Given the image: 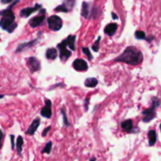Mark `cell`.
Returning <instances> with one entry per match:
<instances>
[{"instance_id": "36", "label": "cell", "mask_w": 161, "mask_h": 161, "mask_svg": "<svg viewBox=\"0 0 161 161\" xmlns=\"http://www.w3.org/2000/svg\"><path fill=\"white\" fill-rule=\"evenodd\" d=\"M90 161H96V157H92V158H90Z\"/></svg>"}, {"instance_id": "21", "label": "cell", "mask_w": 161, "mask_h": 161, "mask_svg": "<svg viewBox=\"0 0 161 161\" xmlns=\"http://www.w3.org/2000/svg\"><path fill=\"white\" fill-rule=\"evenodd\" d=\"M134 36L137 40H147V37L145 36V33L143 31H140V30H137V31L135 32Z\"/></svg>"}, {"instance_id": "23", "label": "cell", "mask_w": 161, "mask_h": 161, "mask_svg": "<svg viewBox=\"0 0 161 161\" xmlns=\"http://www.w3.org/2000/svg\"><path fill=\"white\" fill-rule=\"evenodd\" d=\"M54 10L56 12H63V13H68L69 11V10L66 7V6L64 4H61V5H59L57 7L55 8Z\"/></svg>"}, {"instance_id": "12", "label": "cell", "mask_w": 161, "mask_h": 161, "mask_svg": "<svg viewBox=\"0 0 161 161\" xmlns=\"http://www.w3.org/2000/svg\"><path fill=\"white\" fill-rule=\"evenodd\" d=\"M118 25L117 24H115V23H110V24L107 25L105 26V28H104V33L107 34L109 36H112L115 33V32L117 30Z\"/></svg>"}, {"instance_id": "3", "label": "cell", "mask_w": 161, "mask_h": 161, "mask_svg": "<svg viewBox=\"0 0 161 161\" xmlns=\"http://www.w3.org/2000/svg\"><path fill=\"white\" fill-rule=\"evenodd\" d=\"M48 28L52 31H59L63 25L62 20L57 15H52L47 19Z\"/></svg>"}, {"instance_id": "26", "label": "cell", "mask_w": 161, "mask_h": 161, "mask_svg": "<svg viewBox=\"0 0 161 161\" xmlns=\"http://www.w3.org/2000/svg\"><path fill=\"white\" fill-rule=\"evenodd\" d=\"M75 0H64V3L66 6V7L68 8V10L72 9L73 6H75Z\"/></svg>"}, {"instance_id": "32", "label": "cell", "mask_w": 161, "mask_h": 161, "mask_svg": "<svg viewBox=\"0 0 161 161\" xmlns=\"http://www.w3.org/2000/svg\"><path fill=\"white\" fill-rule=\"evenodd\" d=\"M10 142L12 149H14V135H10Z\"/></svg>"}, {"instance_id": "13", "label": "cell", "mask_w": 161, "mask_h": 161, "mask_svg": "<svg viewBox=\"0 0 161 161\" xmlns=\"http://www.w3.org/2000/svg\"><path fill=\"white\" fill-rule=\"evenodd\" d=\"M37 41H38V40L35 39V40H33L29 41V42L23 43V44H20L17 48H16V52L17 53V52H23V51L26 50V49H29V48H31L33 45L35 44V43H37Z\"/></svg>"}, {"instance_id": "4", "label": "cell", "mask_w": 161, "mask_h": 161, "mask_svg": "<svg viewBox=\"0 0 161 161\" xmlns=\"http://www.w3.org/2000/svg\"><path fill=\"white\" fill-rule=\"evenodd\" d=\"M57 48H58L59 52H60V59L62 62H65L71 57V52L67 49V44H66L65 40L57 44Z\"/></svg>"}, {"instance_id": "29", "label": "cell", "mask_w": 161, "mask_h": 161, "mask_svg": "<svg viewBox=\"0 0 161 161\" xmlns=\"http://www.w3.org/2000/svg\"><path fill=\"white\" fill-rule=\"evenodd\" d=\"M160 104H161V102L159 99L156 98V97H153V98H152V105L156 106V107H159Z\"/></svg>"}, {"instance_id": "5", "label": "cell", "mask_w": 161, "mask_h": 161, "mask_svg": "<svg viewBox=\"0 0 161 161\" xmlns=\"http://www.w3.org/2000/svg\"><path fill=\"white\" fill-rule=\"evenodd\" d=\"M157 107L156 106L152 105V107L149 108L144 110L141 112L143 115L142 121L144 122H149L156 117V109Z\"/></svg>"}, {"instance_id": "38", "label": "cell", "mask_w": 161, "mask_h": 161, "mask_svg": "<svg viewBox=\"0 0 161 161\" xmlns=\"http://www.w3.org/2000/svg\"><path fill=\"white\" fill-rule=\"evenodd\" d=\"M2 143H0V149L2 148Z\"/></svg>"}, {"instance_id": "15", "label": "cell", "mask_w": 161, "mask_h": 161, "mask_svg": "<svg viewBox=\"0 0 161 161\" xmlns=\"http://www.w3.org/2000/svg\"><path fill=\"white\" fill-rule=\"evenodd\" d=\"M121 127L123 130H126V132L130 133L133 132L134 127H133V122H132L131 119H126V120L123 121L121 123Z\"/></svg>"}, {"instance_id": "11", "label": "cell", "mask_w": 161, "mask_h": 161, "mask_svg": "<svg viewBox=\"0 0 161 161\" xmlns=\"http://www.w3.org/2000/svg\"><path fill=\"white\" fill-rule=\"evenodd\" d=\"M39 124H40V119L39 118H36V119H34L33 122H31V124L29 126V127L27 128V131H26V134H27V135H33L38 128V126H39Z\"/></svg>"}, {"instance_id": "31", "label": "cell", "mask_w": 161, "mask_h": 161, "mask_svg": "<svg viewBox=\"0 0 161 161\" xmlns=\"http://www.w3.org/2000/svg\"><path fill=\"white\" fill-rule=\"evenodd\" d=\"M89 103H90V99L86 98L84 101V107H85V111L88 110V106H89Z\"/></svg>"}, {"instance_id": "18", "label": "cell", "mask_w": 161, "mask_h": 161, "mask_svg": "<svg viewBox=\"0 0 161 161\" xmlns=\"http://www.w3.org/2000/svg\"><path fill=\"white\" fill-rule=\"evenodd\" d=\"M148 144L149 146H153L156 142V133L155 130H149L148 133Z\"/></svg>"}, {"instance_id": "30", "label": "cell", "mask_w": 161, "mask_h": 161, "mask_svg": "<svg viewBox=\"0 0 161 161\" xmlns=\"http://www.w3.org/2000/svg\"><path fill=\"white\" fill-rule=\"evenodd\" d=\"M50 129H51V126H47V127H46V129L43 130V132H42V137H45V136H46V134H47L48 132L50 130Z\"/></svg>"}, {"instance_id": "10", "label": "cell", "mask_w": 161, "mask_h": 161, "mask_svg": "<svg viewBox=\"0 0 161 161\" xmlns=\"http://www.w3.org/2000/svg\"><path fill=\"white\" fill-rule=\"evenodd\" d=\"M46 18L45 14H39L38 16L34 17L29 21V25L31 26V28H36L38 26L42 25L43 24L44 21Z\"/></svg>"}, {"instance_id": "25", "label": "cell", "mask_w": 161, "mask_h": 161, "mask_svg": "<svg viewBox=\"0 0 161 161\" xmlns=\"http://www.w3.org/2000/svg\"><path fill=\"white\" fill-rule=\"evenodd\" d=\"M60 113H61V115H62L63 123H64V126H70V123H69V122L68 121V119H67V115H66L65 111H64V108H61V109H60Z\"/></svg>"}, {"instance_id": "33", "label": "cell", "mask_w": 161, "mask_h": 161, "mask_svg": "<svg viewBox=\"0 0 161 161\" xmlns=\"http://www.w3.org/2000/svg\"><path fill=\"white\" fill-rule=\"evenodd\" d=\"M13 0H1V2L2 4H9L13 2Z\"/></svg>"}, {"instance_id": "9", "label": "cell", "mask_w": 161, "mask_h": 161, "mask_svg": "<svg viewBox=\"0 0 161 161\" xmlns=\"http://www.w3.org/2000/svg\"><path fill=\"white\" fill-rule=\"evenodd\" d=\"M72 67L77 71H86L88 69V64L82 59H77L74 61Z\"/></svg>"}, {"instance_id": "20", "label": "cell", "mask_w": 161, "mask_h": 161, "mask_svg": "<svg viewBox=\"0 0 161 161\" xmlns=\"http://www.w3.org/2000/svg\"><path fill=\"white\" fill-rule=\"evenodd\" d=\"M23 144H24V140H23L21 136H18L17 140H16V152H17V154H18L19 155H21Z\"/></svg>"}, {"instance_id": "41", "label": "cell", "mask_w": 161, "mask_h": 161, "mask_svg": "<svg viewBox=\"0 0 161 161\" xmlns=\"http://www.w3.org/2000/svg\"><path fill=\"white\" fill-rule=\"evenodd\" d=\"M0 41H1V40H0Z\"/></svg>"}, {"instance_id": "6", "label": "cell", "mask_w": 161, "mask_h": 161, "mask_svg": "<svg viewBox=\"0 0 161 161\" xmlns=\"http://www.w3.org/2000/svg\"><path fill=\"white\" fill-rule=\"evenodd\" d=\"M27 67L29 68V71L31 74L39 71L41 69L40 62L35 57H30L27 62Z\"/></svg>"}, {"instance_id": "39", "label": "cell", "mask_w": 161, "mask_h": 161, "mask_svg": "<svg viewBox=\"0 0 161 161\" xmlns=\"http://www.w3.org/2000/svg\"><path fill=\"white\" fill-rule=\"evenodd\" d=\"M0 16H2V11H0Z\"/></svg>"}, {"instance_id": "14", "label": "cell", "mask_w": 161, "mask_h": 161, "mask_svg": "<svg viewBox=\"0 0 161 161\" xmlns=\"http://www.w3.org/2000/svg\"><path fill=\"white\" fill-rule=\"evenodd\" d=\"M81 15L84 18H89L90 15V3L86 2H83L82 4V10H81Z\"/></svg>"}, {"instance_id": "34", "label": "cell", "mask_w": 161, "mask_h": 161, "mask_svg": "<svg viewBox=\"0 0 161 161\" xmlns=\"http://www.w3.org/2000/svg\"><path fill=\"white\" fill-rule=\"evenodd\" d=\"M45 13H46V10L41 8L40 10H39V14H45Z\"/></svg>"}, {"instance_id": "37", "label": "cell", "mask_w": 161, "mask_h": 161, "mask_svg": "<svg viewBox=\"0 0 161 161\" xmlns=\"http://www.w3.org/2000/svg\"><path fill=\"white\" fill-rule=\"evenodd\" d=\"M3 97H4V96H3V95H0V99L3 98Z\"/></svg>"}, {"instance_id": "27", "label": "cell", "mask_w": 161, "mask_h": 161, "mask_svg": "<svg viewBox=\"0 0 161 161\" xmlns=\"http://www.w3.org/2000/svg\"><path fill=\"white\" fill-rule=\"evenodd\" d=\"M101 37L98 36V38H97V40L95 41V43L92 45V49H93V52H97L99 51V47H100V41H101Z\"/></svg>"}, {"instance_id": "35", "label": "cell", "mask_w": 161, "mask_h": 161, "mask_svg": "<svg viewBox=\"0 0 161 161\" xmlns=\"http://www.w3.org/2000/svg\"><path fill=\"white\" fill-rule=\"evenodd\" d=\"M112 18L114 19V20H116V19H118V16L115 14V13H113V12L112 13Z\"/></svg>"}, {"instance_id": "40", "label": "cell", "mask_w": 161, "mask_h": 161, "mask_svg": "<svg viewBox=\"0 0 161 161\" xmlns=\"http://www.w3.org/2000/svg\"><path fill=\"white\" fill-rule=\"evenodd\" d=\"M159 129H160V131H161V124H160V126H159Z\"/></svg>"}, {"instance_id": "19", "label": "cell", "mask_w": 161, "mask_h": 161, "mask_svg": "<svg viewBox=\"0 0 161 161\" xmlns=\"http://www.w3.org/2000/svg\"><path fill=\"white\" fill-rule=\"evenodd\" d=\"M97 83H98V82L95 78H88L85 80L84 85L86 87L93 88L97 86Z\"/></svg>"}, {"instance_id": "8", "label": "cell", "mask_w": 161, "mask_h": 161, "mask_svg": "<svg viewBox=\"0 0 161 161\" xmlns=\"http://www.w3.org/2000/svg\"><path fill=\"white\" fill-rule=\"evenodd\" d=\"M41 8H42V6H41L40 4L36 3L33 7H27L24 8V9H22L20 12V16L21 17H29L31 13L37 11L38 10H40Z\"/></svg>"}, {"instance_id": "7", "label": "cell", "mask_w": 161, "mask_h": 161, "mask_svg": "<svg viewBox=\"0 0 161 161\" xmlns=\"http://www.w3.org/2000/svg\"><path fill=\"white\" fill-rule=\"evenodd\" d=\"M42 117L46 119H50L52 116V103L49 100H45V107H42L40 112Z\"/></svg>"}, {"instance_id": "28", "label": "cell", "mask_w": 161, "mask_h": 161, "mask_svg": "<svg viewBox=\"0 0 161 161\" xmlns=\"http://www.w3.org/2000/svg\"><path fill=\"white\" fill-rule=\"evenodd\" d=\"M91 15L93 18H97V17H99V16H100V9L98 7H97V6L93 7L92 9Z\"/></svg>"}, {"instance_id": "2", "label": "cell", "mask_w": 161, "mask_h": 161, "mask_svg": "<svg viewBox=\"0 0 161 161\" xmlns=\"http://www.w3.org/2000/svg\"><path fill=\"white\" fill-rule=\"evenodd\" d=\"M2 19L0 20V27L3 30L7 31L9 33H13L17 25L15 22V15L12 11V9L7 8L2 10Z\"/></svg>"}, {"instance_id": "22", "label": "cell", "mask_w": 161, "mask_h": 161, "mask_svg": "<svg viewBox=\"0 0 161 161\" xmlns=\"http://www.w3.org/2000/svg\"><path fill=\"white\" fill-rule=\"evenodd\" d=\"M82 53L84 54L85 56L87 57V59H88V60H89V61H91V60L93 59V56H92V55H91V53H90V49H89V48H86V47H83V48H82Z\"/></svg>"}, {"instance_id": "17", "label": "cell", "mask_w": 161, "mask_h": 161, "mask_svg": "<svg viewBox=\"0 0 161 161\" xmlns=\"http://www.w3.org/2000/svg\"><path fill=\"white\" fill-rule=\"evenodd\" d=\"M67 47L71 49V51L75 50V36H68V38L65 39Z\"/></svg>"}, {"instance_id": "1", "label": "cell", "mask_w": 161, "mask_h": 161, "mask_svg": "<svg viewBox=\"0 0 161 161\" xmlns=\"http://www.w3.org/2000/svg\"><path fill=\"white\" fill-rule=\"evenodd\" d=\"M143 55L140 50L134 46L126 48L119 57L115 58V62H120L132 66L138 65L143 61Z\"/></svg>"}, {"instance_id": "16", "label": "cell", "mask_w": 161, "mask_h": 161, "mask_svg": "<svg viewBox=\"0 0 161 161\" xmlns=\"http://www.w3.org/2000/svg\"><path fill=\"white\" fill-rule=\"evenodd\" d=\"M57 56V49H55L53 48H48L46 52V57L47 59L49 60H54Z\"/></svg>"}, {"instance_id": "24", "label": "cell", "mask_w": 161, "mask_h": 161, "mask_svg": "<svg viewBox=\"0 0 161 161\" xmlns=\"http://www.w3.org/2000/svg\"><path fill=\"white\" fill-rule=\"evenodd\" d=\"M51 150H52V142L51 141H49L48 143H46V144L45 145L43 149L42 150V153L49 154L51 152Z\"/></svg>"}]
</instances>
